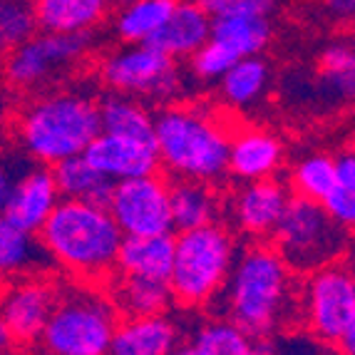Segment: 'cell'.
I'll return each mask as SVG.
<instances>
[{
    "label": "cell",
    "mask_w": 355,
    "mask_h": 355,
    "mask_svg": "<svg viewBox=\"0 0 355 355\" xmlns=\"http://www.w3.org/2000/svg\"><path fill=\"white\" fill-rule=\"evenodd\" d=\"M271 243L254 241L239 249L224 286L226 318L246 336L268 338L284 331L301 311V286Z\"/></svg>",
    "instance_id": "1"
},
{
    "label": "cell",
    "mask_w": 355,
    "mask_h": 355,
    "mask_svg": "<svg viewBox=\"0 0 355 355\" xmlns=\"http://www.w3.org/2000/svg\"><path fill=\"white\" fill-rule=\"evenodd\" d=\"M40 246L65 273L80 284H100L117 273V254L125 234L107 207L60 199L50 219L37 231Z\"/></svg>",
    "instance_id": "2"
},
{
    "label": "cell",
    "mask_w": 355,
    "mask_h": 355,
    "mask_svg": "<svg viewBox=\"0 0 355 355\" xmlns=\"http://www.w3.org/2000/svg\"><path fill=\"white\" fill-rule=\"evenodd\" d=\"M97 135L100 102L83 89L42 92L30 100L15 119L20 147L42 166L83 154Z\"/></svg>",
    "instance_id": "3"
},
{
    "label": "cell",
    "mask_w": 355,
    "mask_h": 355,
    "mask_svg": "<svg viewBox=\"0 0 355 355\" xmlns=\"http://www.w3.org/2000/svg\"><path fill=\"white\" fill-rule=\"evenodd\" d=\"M231 130L207 107L172 105L154 117V149L159 169L174 179L219 182L226 174Z\"/></svg>",
    "instance_id": "4"
},
{
    "label": "cell",
    "mask_w": 355,
    "mask_h": 355,
    "mask_svg": "<svg viewBox=\"0 0 355 355\" xmlns=\"http://www.w3.org/2000/svg\"><path fill=\"white\" fill-rule=\"evenodd\" d=\"M239 241L221 221L179 231L174 236V261L169 271V291L174 303L184 308H204L224 293Z\"/></svg>",
    "instance_id": "5"
},
{
    "label": "cell",
    "mask_w": 355,
    "mask_h": 355,
    "mask_svg": "<svg viewBox=\"0 0 355 355\" xmlns=\"http://www.w3.org/2000/svg\"><path fill=\"white\" fill-rule=\"evenodd\" d=\"M119 313L110 296L89 284L62 288L40 343L48 355H107Z\"/></svg>",
    "instance_id": "6"
},
{
    "label": "cell",
    "mask_w": 355,
    "mask_h": 355,
    "mask_svg": "<svg viewBox=\"0 0 355 355\" xmlns=\"http://www.w3.org/2000/svg\"><path fill=\"white\" fill-rule=\"evenodd\" d=\"M268 239L293 273H311L340 261L350 246L345 226L333 221L318 202L296 194L288 196V204Z\"/></svg>",
    "instance_id": "7"
},
{
    "label": "cell",
    "mask_w": 355,
    "mask_h": 355,
    "mask_svg": "<svg viewBox=\"0 0 355 355\" xmlns=\"http://www.w3.org/2000/svg\"><path fill=\"white\" fill-rule=\"evenodd\" d=\"M301 313L318 340L355 353V279L343 259L308 273Z\"/></svg>",
    "instance_id": "8"
},
{
    "label": "cell",
    "mask_w": 355,
    "mask_h": 355,
    "mask_svg": "<svg viewBox=\"0 0 355 355\" xmlns=\"http://www.w3.org/2000/svg\"><path fill=\"white\" fill-rule=\"evenodd\" d=\"M100 80L110 92L135 100H172L182 85L177 60L149 42H132L107 55Z\"/></svg>",
    "instance_id": "9"
},
{
    "label": "cell",
    "mask_w": 355,
    "mask_h": 355,
    "mask_svg": "<svg viewBox=\"0 0 355 355\" xmlns=\"http://www.w3.org/2000/svg\"><path fill=\"white\" fill-rule=\"evenodd\" d=\"M89 33H33L3 58L6 80L12 87L30 89L75 65L89 50Z\"/></svg>",
    "instance_id": "10"
},
{
    "label": "cell",
    "mask_w": 355,
    "mask_h": 355,
    "mask_svg": "<svg viewBox=\"0 0 355 355\" xmlns=\"http://www.w3.org/2000/svg\"><path fill=\"white\" fill-rule=\"evenodd\" d=\"M107 211L125 236H154L174 231L169 182L157 172L114 182L107 199Z\"/></svg>",
    "instance_id": "11"
},
{
    "label": "cell",
    "mask_w": 355,
    "mask_h": 355,
    "mask_svg": "<svg viewBox=\"0 0 355 355\" xmlns=\"http://www.w3.org/2000/svg\"><path fill=\"white\" fill-rule=\"evenodd\" d=\"M271 40L268 18H216L202 48L191 55V72L199 80H219L234 62L254 58Z\"/></svg>",
    "instance_id": "12"
},
{
    "label": "cell",
    "mask_w": 355,
    "mask_h": 355,
    "mask_svg": "<svg viewBox=\"0 0 355 355\" xmlns=\"http://www.w3.org/2000/svg\"><path fill=\"white\" fill-rule=\"evenodd\" d=\"M60 296V286L40 273L10 279L0 291V315L6 320L12 343H37L42 328L53 313Z\"/></svg>",
    "instance_id": "13"
},
{
    "label": "cell",
    "mask_w": 355,
    "mask_h": 355,
    "mask_svg": "<svg viewBox=\"0 0 355 355\" xmlns=\"http://www.w3.org/2000/svg\"><path fill=\"white\" fill-rule=\"evenodd\" d=\"M288 187L276 177L246 182L229 204L231 219L241 234H246L254 241H261L271 236L273 226L279 224L281 214L288 204Z\"/></svg>",
    "instance_id": "14"
},
{
    "label": "cell",
    "mask_w": 355,
    "mask_h": 355,
    "mask_svg": "<svg viewBox=\"0 0 355 355\" xmlns=\"http://www.w3.org/2000/svg\"><path fill=\"white\" fill-rule=\"evenodd\" d=\"M83 154L85 159L112 184L159 172V157H157L154 144L132 139V137L100 132Z\"/></svg>",
    "instance_id": "15"
},
{
    "label": "cell",
    "mask_w": 355,
    "mask_h": 355,
    "mask_svg": "<svg viewBox=\"0 0 355 355\" xmlns=\"http://www.w3.org/2000/svg\"><path fill=\"white\" fill-rule=\"evenodd\" d=\"M60 199L62 196H60L58 184L53 179V169L40 164L30 172L20 174L18 179H12L6 207L0 214L20 229L37 234L42 224L50 219V214L55 211Z\"/></svg>",
    "instance_id": "16"
},
{
    "label": "cell",
    "mask_w": 355,
    "mask_h": 355,
    "mask_svg": "<svg viewBox=\"0 0 355 355\" xmlns=\"http://www.w3.org/2000/svg\"><path fill=\"white\" fill-rule=\"evenodd\" d=\"M284 164V142L261 127H241L231 132L229 154H226V174H234L241 182L271 179Z\"/></svg>",
    "instance_id": "17"
},
{
    "label": "cell",
    "mask_w": 355,
    "mask_h": 355,
    "mask_svg": "<svg viewBox=\"0 0 355 355\" xmlns=\"http://www.w3.org/2000/svg\"><path fill=\"white\" fill-rule=\"evenodd\" d=\"M179 343H182V331L177 320L166 313L130 315L117 320L110 355H169Z\"/></svg>",
    "instance_id": "18"
},
{
    "label": "cell",
    "mask_w": 355,
    "mask_h": 355,
    "mask_svg": "<svg viewBox=\"0 0 355 355\" xmlns=\"http://www.w3.org/2000/svg\"><path fill=\"white\" fill-rule=\"evenodd\" d=\"M211 30V18L199 3H187L179 0L174 12L164 25L152 35L149 45L159 48L169 58H191L202 48Z\"/></svg>",
    "instance_id": "19"
},
{
    "label": "cell",
    "mask_w": 355,
    "mask_h": 355,
    "mask_svg": "<svg viewBox=\"0 0 355 355\" xmlns=\"http://www.w3.org/2000/svg\"><path fill=\"white\" fill-rule=\"evenodd\" d=\"M174 261V234L125 236L119 243L117 273L137 279L166 281Z\"/></svg>",
    "instance_id": "20"
},
{
    "label": "cell",
    "mask_w": 355,
    "mask_h": 355,
    "mask_svg": "<svg viewBox=\"0 0 355 355\" xmlns=\"http://www.w3.org/2000/svg\"><path fill=\"white\" fill-rule=\"evenodd\" d=\"M169 209H172V229L189 231L219 221L224 204L214 184L174 179V184H169Z\"/></svg>",
    "instance_id": "21"
},
{
    "label": "cell",
    "mask_w": 355,
    "mask_h": 355,
    "mask_svg": "<svg viewBox=\"0 0 355 355\" xmlns=\"http://www.w3.org/2000/svg\"><path fill=\"white\" fill-rule=\"evenodd\" d=\"M42 33H89L112 0H30Z\"/></svg>",
    "instance_id": "22"
},
{
    "label": "cell",
    "mask_w": 355,
    "mask_h": 355,
    "mask_svg": "<svg viewBox=\"0 0 355 355\" xmlns=\"http://www.w3.org/2000/svg\"><path fill=\"white\" fill-rule=\"evenodd\" d=\"M50 169H53V179L58 184V191L62 199L107 207V199H110V191H112V182L102 177L95 166L85 159V154L67 157V159L53 164Z\"/></svg>",
    "instance_id": "23"
},
{
    "label": "cell",
    "mask_w": 355,
    "mask_h": 355,
    "mask_svg": "<svg viewBox=\"0 0 355 355\" xmlns=\"http://www.w3.org/2000/svg\"><path fill=\"white\" fill-rule=\"evenodd\" d=\"M112 293L110 301L117 308L119 315H157L166 313L172 308L174 298L169 284L166 281H154V279H137V276H122L114 273Z\"/></svg>",
    "instance_id": "24"
},
{
    "label": "cell",
    "mask_w": 355,
    "mask_h": 355,
    "mask_svg": "<svg viewBox=\"0 0 355 355\" xmlns=\"http://www.w3.org/2000/svg\"><path fill=\"white\" fill-rule=\"evenodd\" d=\"M42 261H48L37 234L20 229L0 214V276L18 279L28 273H40Z\"/></svg>",
    "instance_id": "25"
},
{
    "label": "cell",
    "mask_w": 355,
    "mask_h": 355,
    "mask_svg": "<svg viewBox=\"0 0 355 355\" xmlns=\"http://www.w3.org/2000/svg\"><path fill=\"white\" fill-rule=\"evenodd\" d=\"M100 132L154 144V114L135 97L112 92L100 102Z\"/></svg>",
    "instance_id": "26"
},
{
    "label": "cell",
    "mask_w": 355,
    "mask_h": 355,
    "mask_svg": "<svg viewBox=\"0 0 355 355\" xmlns=\"http://www.w3.org/2000/svg\"><path fill=\"white\" fill-rule=\"evenodd\" d=\"M179 0H135L119 10L114 30L122 42H149L152 35L169 20Z\"/></svg>",
    "instance_id": "27"
},
{
    "label": "cell",
    "mask_w": 355,
    "mask_h": 355,
    "mask_svg": "<svg viewBox=\"0 0 355 355\" xmlns=\"http://www.w3.org/2000/svg\"><path fill=\"white\" fill-rule=\"evenodd\" d=\"M221 97L231 107H249L259 100L268 87V65L259 55L243 58L219 77Z\"/></svg>",
    "instance_id": "28"
},
{
    "label": "cell",
    "mask_w": 355,
    "mask_h": 355,
    "mask_svg": "<svg viewBox=\"0 0 355 355\" xmlns=\"http://www.w3.org/2000/svg\"><path fill=\"white\" fill-rule=\"evenodd\" d=\"M189 348L194 355H249L251 336L229 318L209 320L194 331Z\"/></svg>",
    "instance_id": "29"
},
{
    "label": "cell",
    "mask_w": 355,
    "mask_h": 355,
    "mask_svg": "<svg viewBox=\"0 0 355 355\" xmlns=\"http://www.w3.org/2000/svg\"><path fill=\"white\" fill-rule=\"evenodd\" d=\"M320 207L328 216L345 229L355 224V157L353 152L336 157V179H333L328 194L320 199Z\"/></svg>",
    "instance_id": "30"
},
{
    "label": "cell",
    "mask_w": 355,
    "mask_h": 355,
    "mask_svg": "<svg viewBox=\"0 0 355 355\" xmlns=\"http://www.w3.org/2000/svg\"><path fill=\"white\" fill-rule=\"evenodd\" d=\"M320 83L338 100H350L355 92V53L350 42H333L320 53Z\"/></svg>",
    "instance_id": "31"
},
{
    "label": "cell",
    "mask_w": 355,
    "mask_h": 355,
    "mask_svg": "<svg viewBox=\"0 0 355 355\" xmlns=\"http://www.w3.org/2000/svg\"><path fill=\"white\" fill-rule=\"evenodd\" d=\"M333 179H336V157L323 152L306 154L291 172V189L296 196L320 204V199L331 189Z\"/></svg>",
    "instance_id": "32"
},
{
    "label": "cell",
    "mask_w": 355,
    "mask_h": 355,
    "mask_svg": "<svg viewBox=\"0 0 355 355\" xmlns=\"http://www.w3.org/2000/svg\"><path fill=\"white\" fill-rule=\"evenodd\" d=\"M37 30L30 0H0V60Z\"/></svg>",
    "instance_id": "33"
},
{
    "label": "cell",
    "mask_w": 355,
    "mask_h": 355,
    "mask_svg": "<svg viewBox=\"0 0 355 355\" xmlns=\"http://www.w3.org/2000/svg\"><path fill=\"white\" fill-rule=\"evenodd\" d=\"M209 18H271L276 0H199Z\"/></svg>",
    "instance_id": "34"
},
{
    "label": "cell",
    "mask_w": 355,
    "mask_h": 355,
    "mask_svg": "<svg viewBox=\"0 0 355 355\" xmlns=\"http://www.w3.org/2000/svg\"><path fill=\"white\" fill-rule=\"evenodd\" d=\"M320 3H323V8L338 20L353 18V12H355V0H320Z\"/></svg>",
    "instance_id": "35"
},
{
    "label": "cell",
    "mask_w": 355,
    "mask_h": 355,
    "mask_svg": "<svg viewBox=\"0 0 355 355\" xmlns=\"http://www.w3.org/2000/svg\"><path fill=\"white\" fill-rule=\"evenodd\" d=\"M249 355H279V343L273 340V336H268V338H251Z\"/></svg>",
    "instance_id": "36"
},
{
    "label": "cell",
    "mask_w": 355,
    "mask_h": 355,
    "mask_svg": "<svg viewBox=\"0 0 355 355\" xmlns=\"http://www.w3.org/2000/svg\"><path fill=\"white\" fill-rule=\"evenodd\" d=\"M10 184H12V177L8 172L6 166L0 164V211L6 207V199H8V191H10Z\"/></svg>",
    "instance_id": "37"
},
{
    "label": "cell",
    "mask_w": 355,
    "mask_h": 355,
    "mask_svg": "<svg viewBox=\"0 0 355 355\" xmlns=\"http://www.w3.org/2000/svg\"><path fill=\"white\" fill-rule=\"evenodd\" d=\"M10 345H12V338H10V333H8L6 320H3V315H0V350H3V353H8V350H10Z\"/></svg>",
    "instance_id": "38"
},
{
    "label": "cell",
    "mask_w": 355,
    "mask_h": 355,
    "mask_svg": "<svg viewBox=\"0 0 355 355\" xmlns=\"http://www.w3.org/2000/svg\"><path fill=\"white\" fill-rule=\"evenodd\" d=\"M114 3H119V6H127V3H135V0H114Z\"/></svg>",
    "instance_id": "39"
},
{
    "label": "cell",
    "mask_w": 355,
    "mask_h": 355,
    "mask_svg": "<svg viewBox=\"0 0 355 355\" xmlns=\"http://www.w3.org/2000/svg\"><path fill=\"white\" fill-rule=\"evenodd\" d=\"M187 3H199V0H187Z\"/></svg>",
    "instance_id": "40"
},
{
    "label": "cell",
    "mask_w": 355,
    "mask_h": 355,
    "mask_svg": "<svg viewBox=\"0 0 355 355\" xmlns=\"http://www.w3.org/2000/svg\"><path fill=\"white\" fill-rule=\"evenodd\" d=\"M0 355H8V353H3V350H0Z\"/></svg>",
    "instance_id": "41"
},
{
    "label": "cell",
    "mask_w": 355,
    "mask_h": 355,
    "mask_svg": "<svg viewBox=\"0 0 355 355\" xmlns=\"http://www.w3.org/2000/svg\"><path fill=\"white\" fill-rule=\"evenodd\" d=\"M107 355H110V353H107Z\"/></svg>",
    "instance_id": "42"
}]
</instances>
